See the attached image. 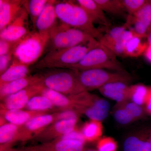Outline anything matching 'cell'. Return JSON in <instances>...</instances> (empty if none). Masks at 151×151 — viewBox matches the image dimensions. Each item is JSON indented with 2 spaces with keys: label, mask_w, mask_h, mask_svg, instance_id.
<instances>
[{
  "label": "cell",
  "mask_w": 151,
  "mask_h": 151,
  "mask_svg": "<svg viewBox=\"0 0 151 151\" xmlns=\"http://www.w3.org/2000/svg\"><path fill=\"white\" fill-rule=\"evenodd\" d=\"M80 130L86 142H94L102 138L103 126L102 122L90 120L83 125Z\"/></svg>",
  "instance_id": "obj_27"
},
{
  "label": "cell",
  "mask_w": 151,
  "mask_h": 151,
  "mask_svg": "<svg viewBox=\"0 0 151 151\" xmlns=\"http://www.w3.org/2000/svg\"><path fill=\"white\" fill-rule=\"evenodd\" d=\"M76 3L87 13L93 22L108 27L110 23L103 10L94 0H78Z\"/></svg>",
  "instance_id": "obj_25"
},
{
  "label": "cell",
  "mask_w": 151,
  "mask_h": 151,
  "mask_svg": "<svg viewBox=\"0 0 151 151\" xmlns=\"http://www.w3.org/2000/svg\"><path fill=\"white\" fill-rule=\"evenodd\" d=\"M117 141L111 137H103L97 141V150L98 151H117Z\"/></svg>",
  "instance_id": "obj_33"
},
{
  "label": "cell",
  "mask_w": 151,
  "mask_h": 151,
  "mask_svg": "<svg viewBox=\"0 0 151 151\" xmlns=\"http://www.w3.org/2000/svg\"><path fill=\"white\" fill-rule=\"evenodd\" d=\"M142 38L134 35L127 42L124 49V56L135 58L140 56L145 50L148 43Z\"/></svg>",
  "instance_id": "obj_29"
},
{
  "label": "cell",
  "mask_w": 151,
  "mask_h": 151,
  "mask_svg": "<svg viewBox=\"0 0 151 151\" xmlns=\"http://www.w3.org/2000/svg\"><path fill=\"white\" fill-rule=\"evenodd\" d=\"M59 121L58 111L37 116L20 126L17 142H26L33 137L52 123Z\"/></svg>",
  "instance_id": "obj_11"
},
{
  "label": "cell",
  "mask_w": 151,
  "mask_h": 151,
  "mask_svg": "<svg viewBox=\"0 0 151 151\" xmlns=\"http://www.w3.org/2000/svg\"><path fill=\"white\" fill-rule=\"evenodd\" d=\"M58 139L77 141L81 142L84 144L86 142L84 137H83V135L81 133V130L78 129L77 128H75L73 131L65 134L60 137L58 138Z\"/></svg>",
  "instance_id": "obj_35"
},
{
  "label": "cell",
  "mask_w": 151,
  "mask_h": 151,
  "mask_svg": "<svg viewBox=\"0 0 151 151\" xmlns=\"http://www.w3.org/2000/svg\"><path fill=\"white\" fill-rule=\"evenodd\" d=\"M68 69L75 70L92 69H108L124 72V69L111 50L99 42L97 46L88 52L82 59Z\"/></svg>",
  "instance_id": "obj_5"
},
{
  "label": "cell",
  "mask_w": 151,
  "mask_h": 151,
  "mask_svg": "<svg viewBox=\"0 0 151 151\" xmlns=\"http://www.w3.org/2000/svg\"><path fill=\"white\" fill-rule=\"evenodd\" d=\"M40 94L48 98L60 111L75 110V104L71 95H65L45 87L42 89Z\"/></svg>",
  "instance_id": "obj_24"
},
{
  "label": "cell",
  "mask_w": 151,
  "mask_h": 151,
  "mask_svg": "<svg viewBox=\"0 0 151 151\" xmlns=\"http://www.w3.org/2000/svg\"><path fill=\"white\" fill-rule=\"evenodd\" d=\"M78 119L75 118L57 121L35 136L32 140L42 143L56 139L76 128Z\"/></svg>",
  "instance_id": "obj_12"
},
{
  "label": "cell",
  "mask_w": 151,
  "mask_h": 151,
  "mask_svg": "<svg viewBox=\"0 0 151 151\" xmlns=\"http://www.w3.org/2000/svg\"><path fill=\"white\" fill-rule=\"evenodd\" d=\"M124 151H151L148 139L147 129L142 130L126 138L123 146Z\"/></svg>",
  "instance_id": "obj_22"
},
{
  "label": "cell",
  "mask_w": 151,
  "mask_h": 151,
  "mask_svg": "<svg viewBox=\"0 0 151 151\" xmlns=\"http://www.w3.org/2000/svg\"><path fill=\"white\" fill-rule=\"evenodd\" d=\"M20 126L7 123L0 126V151H6L11 148L17 142Z\"/></svg>",
  "instance_id": "obj_26"
},
{
  "label": "cell",
  "mask_w": 151,
  "mask_h": 151,
  "mask_svg": "<svg viewBox=\"0 0 151 151\" xmlns=\"http://www.w3.org/2000/svg\"><path fill=\"white\" fill-rule=\"evenodd\" d=\"M145 0H121L122 5L129 15L136 13L147 2Z\"/></svg>",
  "instance_id": "obj_34"
},
{
  "label": "cell",
  "mask_w": 151,
  "mask_h": 151,
  "mask_svg": "<svg viewBox=\"0 0 151 151\" xmlns=\"http://www.w3.org/2000/svg\"><path fill=\"white\" fill-rule=\"evenodd\" d=\"M44 87L42 83H40L28 86L8 96L1 101V109H23L32 97L40 94Z\"/></svg>",
  "instance_id": "obj_13"
},
{
  "label": "cell",
  "mask_w": 151,
  "mask_h": 151,
  "mask_svg": "<svg viewBox=\"0 0 151 151\" xmlns=\"http://www.w3.org/2000/svg\"><path fill=\"white\" fill-rule=\"evenodd\" d=\"M75 103V110L90 120L102 122L108 117L109 102L97 95L84 92L71 95Z\"/></svg>",
  "instance_id": "obj_7"
},
{
  "label": "cell",
  "mask_w": 151,
  "mask_h": 151,
  "mask_svg": "<svg viewBox=\"0 0 151 151\" xmlns=\"http://www.w3.org/2000/svg\"><path fill=\"white\" fill-rule=\"evenodd\" d=\"M126 24L134 35L147 38L151 29V1H147L136 13L129 15Z\"/></svg>",
  "instance_id": "obj_9"
},
{
  "label": "cell",
  "mask_w": 151,
  "mask_h": 151,
  "mask_svg": "<svg viewBox=\"0 0 151 151\" xmlns=\"http://www.w3.org/2000/svg\"><path fill=\"white\" fill-rule=\"evenodd\" d=\"M18 41L12 42L0 39V56L4 55L14 51Z\"/></svg>",
  "instance_id": "obj_36"
},
{
  "label": "cell",
  "mask_w": 151,
  "mask_h": 151,
  "mask_svg": "<svg viewBox=\"0 0 151 151\" xmlns=\"http://www.w3.org/2000/svg\"><path fill=\"white\" fill-rule=\"evenodd\" d=\"M6 151H25V150H17V149H13L11 148L9 149L8 150H7Z\"/></svg>",
  "instance_id": "obj_42"
},
{
  "label": "cell",
  "mask_w": 151,
  "mask_h": 151,
  "mask_svg": "<svg viewBox=\"0 0 151 151\" xmlns=\"http://www.w3.org/2000/svg\"><path fill=\"white\" fill-rule=\"evenodd\" d=\"M150 87L143 84L130 86L129 100L144 107L147 99Z\"/></svg>",
  "instance_id": "obj_30"
},
{
  "label": "cell",
  "mask_w": 151,
  "mask_h": 151,
  "mask_svg": "<svg viewBox=\"0 0 151 151\" xmlns=\"http://www.w3.org/2000/svg\"><path fill=\"white\" fill-rule=\"evenodd\" d=\"M40 75L45 87L66 95H73L84 92L79 83L76 71L72 69L52 68Z\"/></svg>",
  "instance_id": "obj_4"
},
{
  "label": "cell",
  "mask_w": 151,
  "mask_h": 151,
  "mask_svg": "<svg viewBox=\"0 0 151 151\" xmlns=\"http://www.w3.org/2000/svg\"><path fill=\"white\" fill-rule=\"evenodd\" d=\"M25 1L0 0V31L14 20L24 7Z\"/></svg>",
  "instance_id": "obj_17"
},
{
  "label": "cell",
  "mask_w": 151,
  "mask_h": 151,
  "mask_svg": "<svg viewBox=\"0 0 151 151\" xmlns=\"http://www.w3.org/2000/svg\"><path fill=\"white\" fill-rule=\"evenodd\" d=\"M14 51L8 54L0 56V75L6 71L12 62L13 59Z\"/></svg>",
  "instance_id": "obj_37"
},
{
  "label": "cell",
  "mask_w": 151,
  "mask_h": 151,
  "mask_svg": "<svg viewBox=\"0 0 151 151\" xmlns=\"http://www.w3.org/2000/svg\"><path fill=\"white\" fill-rule=\"evenodd\" d=\"M85 144L77 141L57 139L25 148V151H83Z\"/></svg>",
  "instance_id": "obj_16"
},
{
  "label": "cell",
  "mask_w": 151,
  "mask_h": 151,
  "mask_svg": "<svg viewBox=\"0 0 151 151\" xmlns=\"http://www.w3.org/2000/svg\"><path fill=\"white\" fill-rule=\"evenodd\" d=\"M48 1L47 0L25 1L24 7L27 11L34 27L38 17L42 12Z\"/></svg>",
  "instance_id": "obj_31"
},
{
  "label": "cell",
  "mask_w": 151,
  "mask_h": 151,
  "mask_svg": "<svg viewBox=\"0 0 151 151\" xmlns=\"http://www.w3.org/2000/svg\"><path fill=\"white\" fill-rule=\"evenodd\" d=\"M147 38L148 43H151V29L149 32Z\"/></svg>",
  "instance_id": "obj_41"
},
{
  "label": "cell",
  "mask_w": 151,
  "mask_h": 151,
  "mask_svg": "<svg viewBox=\"0 0 151 151\" xmlns=\"http://www.w3.org/2000/svg\"><path fill=\"white\" fill-rule=\"evenodd\" d=\"M55 12L61 22L71 27L84 31L97 40L103 36L84 9L70 1L57 2Z\"/></svg>",
  "instance_id": "obj_2"
},
{
  "label": "cell",
  "mask_w": 151,
  "mask_h": 151,
  "mask_svg": "<svg viewBox=\"0 0 151 151\" xmlns=\"http://www.w3.org/2000/svg\"><path fill=\"white\" fill-rule=\"evenodd\" d=\"M103 11L115 15H120L125 11L121 0H94Z\"/></svg>",
  "instance_id": "obj_32"
},
{
  "label": "cell",
  "mask_w": 151,
  "mask_h": 151,
  "mask_svg": "<svg viewBox=\"0 0 151 151\" xmlns=\"http://www.w3.org/2000/svg\"><path fill=\"white\" fill-rule=\"evenodd\" d=\"M144 54L146 60L151 63V43H148Z\"/></svg>",
  "instance_id": "obj_39"
},
{
  "label": "cell",
  "mask_w": 151,
  "mask_h": 151,
  "mask_svg": "<svg viewBox=\"0 0 151 151\" xmlns=\"http://www.w3.org/2000/svg\"><path fill=\"white\" fill-rule=\"evenodd\" d=\"M76 71L79 83L86 92L99 89L111 82L124 81L129 83L132 80L131 76L124 72H111L103 69Z\"/></svg>",
  "instance_id": "obj_8"
},
{
  "label": "cell",
  "mask_w": 151,
  "mask_h": 151,
  "mask_svg": "<svg viewBox=\"0 0 151 151\" xmlns=\"http://www.w3.org/2000/svg\"><path fill=\"white\" fill-rule=\"evenodd\" d=\"M142 112V109L139 105L127 100L123 103H116L112 113L117 123L126 125L139 120Z\"/></svg>",
  "instance_id": "obj_15"
},
{
  "label": "cell",
  "mask_w": 151,
  "mask_h": 151,
  "mask_svg": "<svg viewBox=\"0 0 151 151\" xmlns=\"http://www.w3.org/2000/svg\"><path fill=\"white\" fill-rule=\"evenodd\" d=\"M42 83L40 75H28L0 86L1 101L28 86Z\"/></svg>",
  "instance_id": "obj_19"
},
{
  "label": "cell",
  "mask_w": 151,
  "mask_h": 151,
  "mask_svg": "<svg viewBox=\"0 0 151 151\" xmlns=\"http://www.w3.org/2000/svg\"><path fill=\"white\" fill-rule=\"evenodd\" d=\"M98 43L99 41L93 38L73 47L50 50L36 63L35 68L38 69L68 68L79 62Z\"/></svg>",
  "instance_id": "obj_1"
},
{
  "label": "cell",
  "mask_w": 151,
  "mask_h": 151,
  "mask_svg": "<svg viewBox=\"0 0 151 151\" xmlns=\"http://www.w3.org/2000/svg\"><path fill=\"white\" fill-rule=\"evenodd\" d=\"M85 151H98L97 150H94V149H89Z\"/></svg>",
  "instance_id": "obj_43"
},
{
  "label": "cell",
  "mask_w": 151,
  "mask_h": 151,
  "mask_svg": "<svg viewBox=\"0 0 151 151\" xmlns=\"http://www.w3.org/2000/svg\"><path fill=\"white\" fill-rule=\"evenodd\" d=\"M28 14L24 7L14 20L4 29L0 31L1 39L17 42L30 32L29 29Z\"/></svg>",
  "instance_id": "obj_14"
},
{
  "label": "cell",
  "mask_w": 151,
  "mask_h": 151,
  "mask_svg": "<svg viewBox=\"0 0 151 151\" xmlns=\"http://www.w3.org/2000/svg\"><path fill=\"white\" fill-rule=\"evenodd\" d=\"M57 108L48 98L40 94L32 97L24 108L29 111L49 112Z\"/></svg>",
  "instance_id": "obj_28"
},
{
  "label": "cell",
  "mask_w": 151,
  "mask_h": 151,
  "mask_svg": "<svg viewBox=\"0 0 151 151\" xmlns=\"http://www.w3.org/2000/svg\"><path fill=\"white\" fill-rule=\"evenodd\" d=\"M94 38L84 31L61 22L55 24L50 32V50L73 47Z\"/></svg>",
  "instance_id": "obj_6"
},
{
  "label": "cell",
  "mask_w": 151,
  "mask_h": 151,
  "mask_svg": "<svg viewBox=\"0 0 151 151\" xmlns=\"http://www.w3.org/2000/svg\"><path fill=\"white\" fill-rule=\"evenodd\" d=\"M144 108L147 114L151 116V86H150L148 96L144 106Z\"/></svg>",
  "instance_id": "obj_38"
},
{
  "label": "cell",
  "mask_w": 151,
  "mask_h": 151,
  "mask_svg": "<svg viewBox=\"0 0 151 151\" xmlns=\"http://www.w3.org/2000/svg\"><path fill=\"white\" fill-rule=\"evenodd\" d=\"M127 82L115 81L104 85L98 89L105 97L121 103L129 100L130 86Z\"/></svg>",
  "instance_id": "obj_20"
},
{
  "label": "cell",
  "mask_w": 151,
  "mask_h": 151,
  "mask_svg": "<svg viewBox=\"0 0 151 151\" xmlns=\"http://www.w3.org/2000/svg\"><path fill=\"white\" fill-rule=\"evenodd\" d=\"M51 112L31 111L27 110H6L1 109V116L8 123L22 126L37 116L45 115Z\"/></svg>",
  "instance_id": "obj_21"
},
{
  "label": "cell",
  "mask_w": 151,
  "mask_h": 151,
  "mask_svg": "<svg viewBox=\"0 0 151 151\" xmlns=\"http://www.w3.org/2000/svg\"><path fill=\"white\" fill-rule=\"evenodd\" d=\"M57 2L49 0L38 17L34 27L36 30L40 32H50L57 23L55 5Z\"/></svg>",
  "instance_id": "obj_18"
},
{
  "label": "cell",
  "mask_w": 151,
  "mask_h": 151,
  "mask_svg": "<svg viewBox=\"0 0 151 151\" xmlns=\"http://www.w3.org/2000/svg\"><path fill=\"white\" fill-rule=\"evenodd\" d=\"M147 135L148 141L151 147V128L147 129Z\"/></svg>",
  "instance_id": "obj_40"
},
{
  "label": "cell",
  "mask_w": 151,
  "mask_h": 151,
  "mask_svg": "<svg viewBox=\"0 0 151 151\" xmlns=\"http://www.w3.org/2000/svg\"><path fill=\"white\" fill-rule=\"evenodd\" d=\"M127 29L126 24L122 26L113 28L103 35L98 41L116 56L124 57L126 44L132 37L131 34L126 31Z\"/></svg>",
  "instance_id": "obj_10"
},
{
  "label": "cell",
  "mask_w": 151,
  "mask_h": 151,
  "mask_svg": "<svg viewBox=\"0 0 151 151\" xmlns=\"http://www.w3.org/2000/svg\"><path fill=\"white\" fill-rule=\"evenodd\" d=\"M29 66L13 58L9 67L0 76V86L28 76Z\"/></svg>",
  "instance_id": "obj_23"
},
{
  "label": "cell",
  "mask_w": 151,
  "mask_h": 151,
  "mask_svg": "<svg viewBox=\"0 0 151 151\" xmlns=\"http://www.w3.org/2000/svg\"><path fill=\"white\" fill-rule=\"evenodd\" d=\"M50 32H30L19 41L14 50V58L29 65L35 63L49 45Z\"/></svg>",
  "instance_id": "obj_3"
}]
</instances>
